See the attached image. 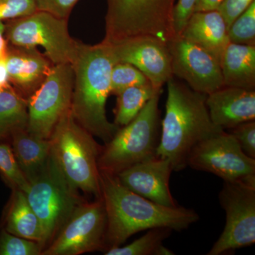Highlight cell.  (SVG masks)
Returning <instances> with one entry per match:
<instances>
[{
    "label": "cell",
    "instance_id": "cell-17",
    "mask_svg": "<svg viewBox=\"0 0 255 255\" xmlns=\"http://www.w3.org/2000/svg\"><path fill=\"white\" fill-rule=\"evenodd\" d=\"M179 37L209 52L219 63L230 43L227 25L218 10L193 13Z\"/></svg>",
    "mask_w": 255,
    "mask_h": 255
},
{
    "label": "cell",
    "instance_id": "cell-21",
    "mask_svg": "<svg viewBox=\"0 0 255 255\" xmlns=\"http://www.w3.org/2000/svg\"><path fill=\"white\" fill-rule=\"evenodd\" d=\"M12 190L5 215V231L19 237L38 242L45 248L43 228L28 203L24 191L17 189Z\"/></svg>",
    "mask_w": 255,
    "mask_h": 255
},
{
    "label": "cell",
    "instance_id": "cell-10",
    "mask_svg": "<svg viewBox=\"0 0 255 255\" xmlns=\"http://www.w3.org/2000/svg\"><path fill=\"white\" fill-rule=\"evenodd\" d=\"M220 204L226 211L223 233L207 255L226 254L255 243V179L224 182Z\"/></svg>",
    "mask_w": 255,
    "mask_h": 255
},
{
    "label": "cell",
    "instance_id": "cell-23",
    "mask_svg": "<svg viewBox=\"0 0 255 255\" xmlns=\"http://www.w3.org/2000/svg\"><path fill=\"white\" fill-rule=\"evenodd\" d=\"M157 91L150 83L128 87L117 95L114 124L123 127L130 123Z\"/></svg>",
    "mask_w": 255,
    "mask_h": 255
},
{
    "label": "cell",
    "instance_id": "cell-6",
    "mask_svg": "<svg viewBox=\"0 0 255 255\" xmlns=\"http://www.w3.org/2000/svg\"><path fill=\"white\" fill-rule=\"evenodd\" d=\"M161 92L154 95L136 117L120 127L112 140L102 147L98 159L101 172L117 175L124 169L157 155L161 133Z\"/></svg>",
    "mask_w": 255,
    "mask_h": 255
},
{
    "label": "cell",
    "instance_id": "cell-35",
    "mask_svg": "<svg viewBox=\"0 0 255 255\" xmlns=\"http://www.w3.org/2000/svg\"><path fill=\"white\" fill-rule=\"evenodd\" d=\"M6 57L0 58V92L10 87L9 74L6 68Z\"/></svg>",
    "mask_w": 255,
    "mask_h": 255
},
{
    "label": "cell",
    "instance_id": "cell-15",
    "mask_svg": "<svg viewBox=\"0 0 255 255\" xmlns=\"http://www.w3.org/2000/svg\"><path fill=\"white\" fill-rule=\"evenodd\" d=\"M172 171L169 159L155 155L124 169L116 176L124 187L135 194L160 205L174 207L178 204L169 189Z\"/></svg>",
    "mask_w": 255,
    "mask_h": 255
},
{
    "label": "cell",
    "instance_id": "cell-32",
    "mask_svg": "<svg viewBox=\"0 0 255 255\" xmlns=\"http://www.w3.org/2000/svg\"><path fill=\"white\" fill-rule=\"evenodd\" d=\"M78 0H35L37 11H46L56 17L68 19Z\"/></svg>",
    "mask_w": 255,
    "mask_h": 255
},
{
    "label": "cell",
    "instance_id": "cell-3",
    "mask_svg": "<svg viewBox=\"0 0 255 255\" xmlns=\"http://www.w3.org/2000/svg\"><path fill=\"white\" fill-rule=\"evenodd\" d=\"M167 85L165 114L161 122L157 155L170 160L174 171L187 167L189 154L199 142L221 131L210 117L206 95L172 78Z\"/></svg>",
    "mask_w": 255,
    "mask_h": 255
},
{
    "label": "cell",
    "instance_id": "cell-20",
    "mask_svg": "<svg viewBox=\"0 0 255 255\" xmlns=\"http://www.w3.org/2000/svg\"><path fill=\"white\" fill-rule=\"evenodd\" d=\"M11 147L16 163L28 182L46 167L50 157V140L33 136L26 129L11 135Z\"/></svg>",
    "mask_w": 255,
    "mask_h": 255
},
{
    "label": "cell",
    "instance_id": "cell-14",
    "mask_svg": "<svg viewBox=\"0 0 255 255\" xmlns=\"http://www.w3.org/2000/svg\"><path fill=\"white\" fill-rule=\"evenodd\" d=\"M110 45L117 63L135 66L157 91H162L164 85L173 78L167 43L153 37L145 36Z\"/></svg>",
    "mask_w": 255,
    "mask_h": 255
},
{
    "label": "cell",
    "instance_id": "cell-29",
    "mask_svg": "<svg viewBox=\"0 0 255 255\" xmlns=\"http://www.w3.org/2000/svg\"><path fill=\"white\" fill-rule=\"evenodd\" d=\"M36 11L35 0H0V21L23 17Z\"/></svg>",
    "mask_w": 255,
    "mask_h": 255
},
{
    "label": "cell",
    "instance_id": "cell-27",
    "mask_svg": "<svg viewBox=\"0 0 255 255\" xmlns=\"http://www.w3.org/2000/svg\"><path fill=\"white\" fill-rule=\"evenodd\" d=\"M0 172L12 189L27 191L29 184L16 163L11 146L4 143H0Z\"/></svg>",
    "mask_w": 255,
    "mask_h": 255
},
{
    "label": "cell",
    "instance_id": "cell-5",
    "mask_svg": "<svg viewBox=\"0 0 255 255\" xmlns=\"http://www.w3.org/2000/svg\"><path fill=\"white\" fill-rule=\"evenodd\" d=\"M177 0H107L104 41L117 44L150 36L168 43L175 38L174 9Z\"/></svg>",
    "mask_w": 255,
    "mask_h": 255
},
{
    "label": "cell",
    "instance_id": "cell-1",
    "mask_svg": "<svg viewBox=\"0 0 255 255\" xmlns=\"http://www.w3.org/2000/svg\"><path fill=\"white\" fill-rule=\"evenodd\" d=\"M100 184L107 213L106 251L122 246L141 231L155 228L184 231L199 221L194 210L167 207L145 199L124 187L114 174L100 171Z\"/></svg>",
    "mask_w": 255,
    "mask_h": 255
},
{
    "label": "cell",
    "instance_id": "cell-12",
    "mask_svg": "<svg viewBox=\"0 0 255 255\" xmlns=\"http://www.w3.org/2000/svg\"><path fill=\"white\" fill-rule=\"evenodd\" d=\"M187 166L215 174L223 182L255 179V159L224 130L199 142L189 154Z\"/></svg>",
    "mask_w": 255,
    "mask_h": 255
},
{
    "label": "cell",
    "instance_id": "cell-4",
    "mask_svg": "<svg viewBox=\"0 0 255 255\" xmlns=\"http://www.w3.org/2000/svg\"><path fill=\"white\" fill-rule=\"evenodd\" d=\"M50 140V157L71 187L101 197L98 159L102 147L70 111L56 126Z\"/></svg>",
    "mask_w": 255,
    "mask_h": 255
},
{
    "label": "cell",
    "instance_id": "cell-2",
    "mask_svg": "<svg viewBox=\"0 0 255 255\" xmlns=\"http://www.w3.org/2000/svg\"><path fill=\"white\" fill-rule=\"evenodd\" d=\"M116 63L109 43L102 41L92 46L80 42L72 65L74 82L70 112L82 128L105 143L120 128L111 123L106 112L111 94V74Z\"/></svg>",
    "mask_w": 255,
    "mask_h": 255
},
{
    "label": "cell",
    "instance_id": "cell-25",
    "mask_svg": "<svg viewBox=\"0 0 255 255\" xmlns=\"http://www.w3.org/2000/svg\"><path fill=\"white\" fill-rule=\"evenodd\" d=\"M231 43L255 46V1L228 30Z\"/></svg>",
    "mask_w": 255,
    "mask_h": 255
},
{
    "label": "cell",
    "instance_id": "cell-18",
    "mask_svg": "<svg viewBox=\"0 0 255 255\" xmlns=\"http://www.w3.org/2000/svg\"><path fill=\"white\" fill-rule=\"evenodd\" d=\"M16 48L6 57L9 80L23 91L33 92L49 73V60L36 48Z\"/></svg>",
    "mask_w": 255,
    "mask_h": 255
},
{
    "label": "cell",
    "instance_id": "cell-19",
    "mask_svg": "<svg viewBox=\"0 0 255 255\" xmlns=\"http://www.w3.org/2000/svg\"><path fill=\"white\" fill-rule=\"evenodd\" d=\"M220 65L223 86L255 90V46L230 42Z\"/></svg>",
    "mask_w": 255,
    "mask_h": 255
},
{
    "label": "cell",
    "instance_id": "cell-8",
    "mask_svg": "<svg viewBox=\"0 0 255 255\" xmlns=\"http://www.w3.org/2000/svg\"><path fill=\"white\" fill-rule=\"evenodd\" d=\"M6 36L16 47H43L53 65H73L80 43L70 36L68 19L41 11L12 21L6 28Z\"/></svg>",
    "mask_w": 255,
    "mask_h": 255
},
{
    "label": "cell",
    "instance_id": "cell-24",
    "mask_svg": "<svg viewBox=\"0 0 255 255\" xmlns=\"http://www.w3.org/2000/svg\"><path fill=\"white\" fill-rule=\"evenodd\" d=\"M172 230L168 228H155L147 230L144 236L127 246L111 248L106 255H172L173 252L165 248L164 240L170 236Z\"/></svg>",
    "mask_w": 255,
    "mask_h": 255
},
{
    "label": "cell",
    "instance_id": "cell-33",
    "mask_svg": "<svg viewBox=\"0 0 255 255\" xmlns=\"http://www.w3.org/2000/svg\"><path fill=\"white\" fill-rule=\"evenodd\" d=\"M254 0H223L218 11L222 15L228 30Z\"/></svg>",
    "mask_w": 255,
    "mask_h": 255
},
{
    "label": "cell",
    "instance_id": "cell-26",
    "mask_svg": "<svg viewBox=\"0 0 255 255\" xmlns=\"http://www.w3.org/2000/svg\"><path fill=\"white\" fill-rule=\"evenodd\" d=\"M150 83L145 75L129 63H117L111 74V94L117 95L128 87Z\"/></svg>",
    "mask_w": 255,
    "mask_h": 255
},
{
    "label": "cell",
    "instance_id": "cell-16",
    "mask_svg": "<svg viewBox=\"0 0 255 255\" xmlns=\"http://www.w3.org/2000/svg\"><path fill=\"white\" fill-rule=\"evenodd\" d=\"M210 117L223 130L255 120V90L223 86L206 95Z\"/></svg>",
    "mask_w": 255,
    "mask_h": 255
},
{
    "label": "cell",
    "instance_id": "cell-13",
    "mask_svg": "<svg viewBox=\"0 0 255 255\" xmlns=\"http://www.w3.org/2000/svg\"><path fill=\"white\" fill-rule=\"evenodd\" d=\"M167 45L172 74L191 90L208 95L223 86L220 63L209 52L182 37H176Z\"/></svg>",
    "mask_w": 255,
    "mask_h": 255
},
{
    "label": "cell",
    "instance_id": "cell-11",
    "mask_svg": "<svg viewBox=\"0 0 255 255\" xmlns=\"http://www.w3.org/2000/svg\"><path fill=\"white\" fill-rule=\"evenodd\" d=\"M107 213L102 196L77 206L42 255H79L106 251Z\"/></svg>",
    "mask_w": 255,
    "mask_h": 255
},
{
    "label": "cell",
    "instance_id": "cell-31",
    "mask_svg": "<svg viewBox=\"0 0 255 255\" xmlns=\"http://www.w3.org/2000/svg\"><path fill=\"white\" fill-rule=\"evenodd\" d=\"M197 0H177L174 9L173 27L176 37L181 36L186 25L194 12Z\"/></svg>",
    "mask_w": 255,
    "mask_h": 255
},
{
    "label": "cell",
    "instance_id": "cell-7",
    "mask_svg": "<svg viewBox=\"0 0 255 255\" xmlns=\"http://www.w3.org/2000/svg\"><path fill=\"white\" fill-rule=\"evenodd\" d=\"M28 184L24 193L41 222L46 248L84 199L65 180L50 157L46 167Z\"/></svg>",
    "mask_w": 255,
    "mask_h": 255
},
{
    "label": "cell",
    "instance_id": "cell-34",
    "mask_svg": "<svg viewBox=\"0 0 255 255\" xmlns=\"http://www.w3.org/2000/svg\"><path fill=\"white\" fill-rule=\"evenodd\" d=\"M223 1V0H197L194 12L217 10Z\"/></svg>",
    "mask_w": 255,
    "mask_h": 255
},
{
    "label": "cell",
    "instance_id": "cell-22",
    "mask_svg": "<svg viewBox=\"0 0 255 255\" xmlns=\"http://www.w3.org/2000/svg\"><path fill=\"white\" fill-rule=\"evenodd\" d=\"M27 124V101L11 87L0 92V139L11 137Z\"/></svg>",
    "mask_w": 255,
    "mask_h": 255
},
{
    "label": "cell",
    "instance_id": "cell-30",
    "mask_svg": "<svg viewBox=\"0 0 255 255\" xmlns=\"http://www.w3.org/2000/svg\"><path fill=\"white\" fill-rule=\"evenodd\" d=\"M228 132L237 140L243 152L255 159V121L239 124Z\"/></svg>",
    "mask_w": 255,
    "mask_h": 255
},
{
    "label": "cell",
    "instance_id": "cell-28",
    "mask_svg": "<svg viewBox=\"0 0 255 255\" xmlns=\"http://www.w3.org/2000/svg\"><path fill=\"white\" fill-rule=\"evenodd\" d=\"M43 247L38 242L11 234L0 233V255H42Z\"/></svg>",
    "mask_w": 255,
    "mask_h": 255
},
{
    "label": "cell",
    "instance_id": "cell-9",
    "mask_svg": "<svg viewBox=\"0 0 255 255\" xmlns=\"http://www.w3.org/2000/svg\"><path fill=\"white\" fill-rule=\"evenodd\" d=\"M74 73L71 64L53 65L27 101L26 130L33 136L49 140L60 121L71 108Z\"/></svg>",
    "mask_w": 255,
    "mask_h": 255
},
{
    "label": "cell",
    "instance_id": "cell-36",
    "mask_svg": "<svg viewBox=\"0 0 255 255\" xmlns=\"http://www.w3.org/2000/svg\"><path fill=\"white\" fill-rule=\"evenodd\" d=\"M5 30L6 27L4 23L0 21V58H5L8 53L6 40L4 38Z\"/></svg>",
    "mask_w": 255,
    "mask_h": 255
}]
</instances>
